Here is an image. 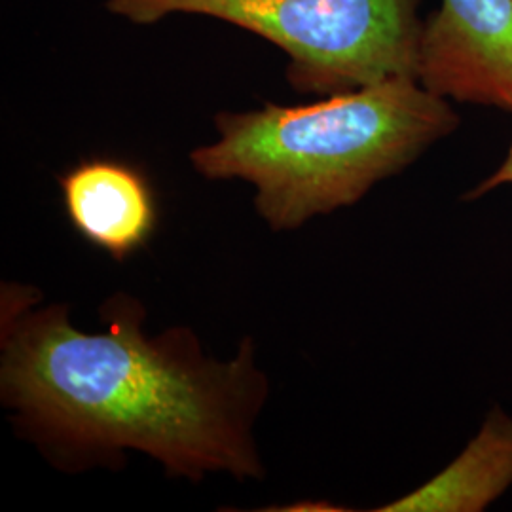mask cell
Instances as JSON below:
<instances>
[{"label": "cell", "mask_w": 512, "mask_h": 512, "mask_svg": "<svg viewBox=\"0 0 512 512\" xmlns=\"http://www.w3.org/2000/svg\"><path fill=\"white\" fill-rule=\"evenodd\" d=\"M37 291L2 293V403L65 469L137 450L169 476L264 475L253 425L268 397L245 338L238 357L203 355L188 329L148 336L145 308L128 294L101 306L105 330L76 329L67 306L33 308Z\"/></svg>", "instance_id": "1"}, {"label": "cell", "mask_w": 512, "mask_h": 512, "mask_svg": "<svg viewBox=\"0 0 512 512\" xmlns=\"http://www.w3.org/2000/svg\"><path fill=\"white\" fill-rule=\"evenodd\" d=\"M448 99L391 78L310 105L220 112L217 141L190 154L205 179H241L274 232L359 202L458 128Z\"/></svg>", "instance_id": "2"}, {"label": "cell", "mask_w": 512, "mask_h": 512, "mask_svg": "<svg viewBox=\"0 0 512 512\" xmlns=\"http://www.w3.org/2000/svg\"><path fill=\"white\" fill-rule=\"evenodd\" d=\"M421 0H109L135 25L205 16L236 25L289 55L294 90L353 92L391 78H416Z\"/></svg>", "instance_id": "3"}, {"label": "cell", "mask_w": 512, "mask_h": 512, "mask_svg": "<svg viewBox=\"0 0 512 512\" xmlns=\"http://www.w3.org/2000/svg\"><path fill=\"white\" fill-rule=\"evenodd\" d=\"M416 80L442 99L512 110V0H440L423 21Z\"/></svg>", "instance_id": "4"}, {"label": "cell", "mask_w": 512, "mask_h": 512, "mask_svg": "<svg viewBox=\"0 0 512 512\" xmlns=\"http://www.w3.org/2000/svg\"><path fill=\"white\" fill-rule=\"evenodd\" d=\"M59 186L74 232L116 262L128 260L154 236L158 200L139 167L118 158H86L59 177Z\"/></svg>", "instance_id": "5"}, {"label": "cell", "mask_w": 512, "mask_h": 512, "mask_svg": "<svg viewBox=\"0 0 512 512\" xmlns=\"http://www.w3.org/2000/svg\"><path fill=\"white\" fill-rule=\"evenodd\" d=\"M512 484V418L495 408L444 471L380 512H480Z\"/></svg>", "instance_id": "6"}, {"label": "cell", "mask_w": 512, "mask_h": 512, "mask_svg": "<svg viewBox=\"0 0 512 512\" xmlns=\"http://www.w3.org/2000/svg\"><path fill=\"white\" fill-rule=\"evenodd\" d=\"M507 184H511L512 186V143L511 148H509V152H507L505 162L499 165V167L495 169V173H492L486 181H482L478 186H475V190H473L471 194H467V196H465V200H478L480 196H484V194L492 192L495 188L507 186Z\"/></svg>", "instance_id": "7"}]
</instances>
